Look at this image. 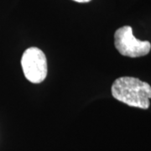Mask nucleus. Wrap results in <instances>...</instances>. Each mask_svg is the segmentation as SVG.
<instances>
[{
	"mask_svg": "<svg viewBox=\"0 0 151 151\" xmlns=\"http://www.w3.org/2000/svg\"><path fill=\"white\" fill-rule=\"evenodd\" d=\"M21 65L25 78L32 83L42 82L47 76L45 55L37 47H30L24 52Z\"/></svg>",
	"mask_w": 151,
	"mask_h": 151,
	"instance_id": "3",
	"label": "nucleus"
},
{
	"mask_svg": "<svg viewBox=\"0 0 151 151\" xmlns=\"http://www.w3.org/2000/svg\"><path fill=\"white\" fill-rule=\"evenodd\" d=\"M73 1H76L77 3H88L90 2L91 0H73Z\"/></svg>",
	"mask_w": 151,
	"mask_h": 151,
	"instance_id": "4",
	"label": "nucleus"
},
{
	"mask_svg": "<svg viewBox=\"0 0 151 151\" xmlns=\"http://www.w3.org/2000/svg\"><path fill=\"white\" fill-rule=\"evenodd\" d=\"M114 45L120 54L131 58L144 56L150 53L151 44L142 41L134 36L130 26H123L114 34Z\"/></svg>",
	"mask_w": 151,
	"mask_h": 151,
	"instance_id": "2",
	"label": "nucleus"
},
{
	"mask_svg": "<svg viewBox=\"0 0 151 151\" xmlns=\"http://www.w3.org/2000/svg\"><path fill=\"white\" fill-rule=\"evenodd\" d=\"M113 97L130 107L148 109L151 98V86L138 78L124 76L116 79L111 88Z\"/></svg>",
	"mask_w": 151,
	"mask_h": 151,
	"instance_id": "1",
	"label": "nucleus"
}]
</instances>
